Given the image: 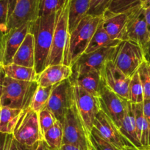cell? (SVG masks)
Masks as SVG:
<instances>
[{"label":"cell","mask_w":150,"mask_h":150,"mask_svg":"<svg viewBox=\"0 0 150 150\" xmlns=\"http://www.w3.org/2000/svg\"><path fill=\"white\" fill-rule=\"evenodd\" d=\"M101 18L87 15L69 33L63 54V64L71 67L85 54Z\"/></svg>","instance_id":"6da1fadb"},{"label":"cell","mask_w":150,"mask_h":150,"mask_svg":"<svg viewBox=\"0 0 150 150\" xmlns=\"http://www.w3.org/2000/svg\"><path fill=\"white\" fill-rule=\"evenodd\" d=\"M56 13L40 16L31 26L30 32L35 39V70L38 75L46 67L52 43Z\"/></svg>","instance_id":"7a4b0ae2"},{"label":"cell","mask_w":150,"mask_h":150,"mask_svg":"<svg viewBox=\"0 0 150 150\" xmlns=\"http://www.w3.org/2000/svg\"><path fill=\"white\" fill-rule=\"evenodd\" d=\"M38 87L37 81H24L5 76L0 98L1 107L22 111L29 108Z\"/></svg>","instance_id":"3957f363"},{"label":"cell","mask_w":150,"mask_h":150,"mask_svg":"<svg viewBox=\"0 0 150 150\" xmlns=\"http://www.w3.org/2000/svg\"><path fill=\"white\" fill-rule=\"evenodd\" d=\"M69 0H66L63 6L56 13L52 43L46 67L53 64H63V54L69 35Z\"/></svg>","instance_id":"277c9868"},{"label":"cell","mask_w":150,"mask_h":150,"mask_svg":"<svg viewBox=\"0 0 150 150\" xmlns=\"http://www.w3.org/2000/svg\"><path fill=\"white\" fill-rule=\"evenodd\" d=\"M144 59V51L138 44L128 40H121L116 46L112 62L115 65L131 78L141 65Z\"/></svg>","instance_id":"5b68a950"},{"label":"cell","mask_w":150,"mask_h":150,"mask_svg":"<svg viewBox=\"0 0 150 150\" xmlns=\"http://www.w3.org/2000/svg\"><path fill=\"white\" fill-rule=\"evenodd\" d=\"M62 125L63 131V144H72L82 150H88V132L74 104L65 115Z\"/></svg>","instance_id":"8992f818"},{"label":"cell","mask_w":150,"mask_h":150,"mask_svg":"<svg viewBox=\"0 0 150 150\" xmlns=\"http://www.w3.org/2000/svg\"><path fill=\"white\" fill-rule=\"evenodd\" d=\"M13 136L19 143L27 146H33L43 141L38 113L30 108L23 110L16 123Z\"/></svg>","instance_id":"52a82bcc"},{"label":"cell","mask_w":150,"mask_h":150,"mask_svg":"<svg viewBox=\"0 0 150 150\" xmlns=\"http://www.w3.org/2000/svg\"><path fill=\"white\" fill-rule=\"evenodd\" d=\"M74 104V87L68 79L53 86L46 108L49 110L56 120L62 123L65 115Z\"/></svg>","instance_id":"ba28073f"},{"label":"cell","mask_w":150,"mask_h":150,"mask_svg":"<svg viewBox=\"0 0 150 150\" xmlns=\"http://www.w3.org/2000/svg\"><path fill=\"white\" fill-rule=\"evenodd\" d=\"M74 87V105L88 133L94 127L96 116L100 109L99 98L94 97L79 86Z\"/></svg>","instance_id":"9c48e42d"},{"label":"cell","mask_w":150,"mask_h":150,"mask_svg":"<svg viewBox=\"0 0 150 150\" xmlns=\"http://www.w3.org/2000/svg\"><path fill=\"white\" fill-rule=\"evenodd\" d=\"M94 127L99 134L118 150H135L136 148L128 141L112 120L100 110L96 116Z\"/></svg>","instance_id":"30bf717a"},{"label":"cell","mask_w":150,"mask_h":150,"mask_svg":"<svg viewBox=\"0 0 150 150\" xmlns=\"http://www.w3.org/2000/svg\"><path fill=\"white\" fill-rule=\"evenodd\" d=\"M116 46L99 49L89 54H83L71 66V76L82 74L92 70L102 72L104 64L112 60Z\"/></svg>","instance_id":"8fae6325"},{"label":"cell","mask_w":150,"mask_h":150,"mask_svg":"<svg viewBox=\"0 0 150 150\" xmlns=\"http://www.w3.org/2000/svg\"><path fill=\"white\" fill-rule=\"evenodd\" d=\"M149 40L145 10L140 5L129 12L122 40L135 42L143 48Z\"/></svg>","instance_id":"7c38bea8"},{"label":"cell","mask_w":150,"mask_h":150,"mask_svg":"<svg viewBox=\"0 0 150 150\" xmlns=\"http://www.w3.org/2000/svg\"><path fill=\"white\" fill-rule=\"evenodd\" d=\"M40 0H15L7 29H16L33 23L39 18Z\"/></svg>","instance_id":"4fadbf2b"},{"label":"cell","mask_w":150,"mask_h":150,"mask_svg":"<svg viewBox=\"0 0 150 150\" xmlns=\"http://www.w3.org/2000/svg\"><path fill=\"white\" fill-rule=\"evenodd\" d=\"M99 100L100 109L119 129L129 101L119 97L106 86L103 88Z\"/></svg>","instance_id":"5bb4252c"},{"label":"cell","mask_w":150,"mask_h":150,"mask_svg":"<svg viewBox=\"0 0 150 150\" xmlns=\"http://www.w3.org/2000/svg\"><path fill=\"white\" fill-rule=\"evenodd\" d=\"M105 86L123 99L128 100L131 78L122 73L112 62L107 61L102 71Z\"/></svg>","instance_id":"9a60e30c"},{"label":"cell","mask_w":150,"mask_h":150,"mask_svg":"<svg viewBox=\"0 0 150 150\" xmlns=\"http://www.w3.org/2000/svg\"><path fill=\"white\" fill-rule=\"evenodd\" d=\"M32 24V23H27L16 29H10L5 34L3 66L13 62V57L22 44L26 35L30 32Z\"/></svg>","instance_id":"2e32d148"},{"label":"cell","mask_w":150,"mask_h":150,"mask_svg":"<svg viewBox=\"0 0 150 150\" xmlns=\"http://www.w3.org/2000/svg\"><path fill=\"white\" fill-rule=\"evenodd\" d=\"M69 79L73 86H79L98 98L101 95L103 88L105 86L102 72L98 70H92L82 74L70 76Z\"/></svg>","instance_id":"e0dca14e"},{"label":"cell","mask_w":150,"mask_h":150,"mask_svg":"<svg viewBox=\"0 0 150 150\" xmlns=\"http://www.w3.org/2000/svg\"><path fill=\"white\" fill-rule=\"evenodd\" d=\"M71 67L64 64L47 66L38 75L37 82L42 87L54 86L71 76Z\"/></svg>","instance_id":"ac0fdd59"},{"label":"cell","mask_w":150,"mask_h":150,"mask_svg":"<svg viewBox=\"0 0 150 150\" xmlns=\"http://www.w3.org/2000/svg\"><path fill=\"white\" fill-rule=\"evenodd\" d=\"M130 11L122 13H112L106 11L104 13L102 16L103 27L112 40H122Z\"/></svg>","instance_id":"d6986e66"},{"label":"cell","mask_w":150,"mask_h":150,"mask_svg":"<svg viewBox=\"0 0 150 150\" xmlns=\"http://www.w3.org/2000/svg\"><path fill=\"white\" fill-rule=\"evenodd\" d=\"M12 63L35 68V39L30 32L26 35L22 44L16 51Z\"/></svg>","instance_id":"ffe728a7"},{"label":"cell","mask_w":150,"mask_h":150,"mask_svg":"<svg viewBox=\"0 0 150 150\" xmlns=\"http://www.w3.org/2000/svg\"><path fill=\"white\" fill-rule=\"evenodd\" d=\"M132 104V103H131ZM136 132L142 147H150V125L144 114L143 103L132 104Z\"/></svg>","instance_id":"44dd1931"},{"label":"cell","mask_w":150,"mask_h":150,"mask_svg":"<svg viewBox=\"0 0 150 150\" xmlns=\"http://www.w3.org/2000/svg\"><path fill=\"white\" fill-rule=\"evenodd\" d=\"M119 130L121 134L128 141H129L136 149L143 148L137 135L135 116L132 111V104L129 102H128L126 112L121 122V127H119Z\"/></svg>","instance_id":"7402d4cb"},{"label":"cell","mask_w":150,"mask_h":150,"mask_svg":"<svg viewBox=\"0 0 150 150\" xmlns=\"http://www.w3.org/2000/svg\"><path fill=\"white\" fill-rule=\"evenodd\" d=\"M120 42L121 40H112L108 36L103 27L102 18H101V21L97 26L96 30L93 35V38H91V42H90L85 54L92 53L97 50L101 49V48L117 46Z\"/></svg>","instance_id":"603a6c76"},{"label":"cell","mask_w":150,"mask_h":150,"mask_svg":"<svg viewBox=\"0 0 150 150\" xmlns=\"http://www.w3.org/2000/svg\"><path fill=\"white\" fill-rule=\"evenodd\" d=\"M91 0H69V32H71L79 22L88 15Z\"/></svg>","instance_id":"cb8c5ba5"},{"label":"cell","mask_w":150,"mask_h":150,"mask_svg":"<svg viewBox=\"0 0 150 150\" xmlns=\"http://www.w3.org/2000/svg\"><path fill=\"white\" fill-rule=\"evenodd\" d=\"M5 76L18 81H35L38 79V74L34 67H27L11 63L3 66Z\"/></svg>","instance_id":"d4e9b609"},{"label":"cell","mask_w":150,"mask_h":150,"mask_svg":"<svg viewBox=\"0 0 150 150\" xmlns=\"http://www.w3.org/2000/svg\"><path fill=\"white\" fill-rule=\"evenodd\" d=\"M22 110L1 107L0 110V133L13 134Z\"/></svg>","instance_id":"484cf974"},{"label":"cell","mask_w":150,"mask_h":150,"mask_svg":"<svg viewBox=\"0 0 150 150\" xmlns=\"http://www.w3.org/2000/svg\"><path fill=\"white\" fill-rule=\"evenodd\" d=\"M63 136L62 123L57 120L54 125L44 133L43 141L50 150H60L63 145Z\"/></svg>","instance_id":"4316f807"},{"label":"cell","mask_w":150,"mask_h":150,"mask_svg":"<svg viewBox=\"0 0 150 150\" xmlns=\"http://www.w3.org/2000/svg\"><path fill=\"white\" fill-rule=\"evenodd\" d=\"M52 88L53 86L42 87L38 86L32 98L29 108L36 113H39L40 111L46 108Z\"/></svg>","instance_id":"83f0119b"},{"label":"cell","mask_w":150,"mask_h":150,"mask_svg":"<svg viewBox=\"0 0 150 150\" xmlns=\"http://www.w3.org/2000/svg\"><path fill=\"white\" fill-rule=\"evenodd\" d=\"M128 101L132 104L143 103L144 101V92L138 71L131 77Z\"/></svg>","instance_id":"f1b7e54d"},{"label":"cell","mask_w":150,"mask_h":150,"mask_svg":"<svg viewBox=\"0 0 150 150\" xmlns=\"http://www.w3.org/2000/svg\"><path fill=\"white\" fill-rule=\"evenodd\" d=\"M89 147L88 150H118L116 147L104 140L99 134L95 127L88 133Z\"/></svg>","instance_id":"f546056e"},{"label":"cell","mask_w":150,"mask_h":150,"mask_svg":"<svg viewBox=\"0 0 150 150\" xmlns=\"http://www.w3.org/2000/svg\"><path fill=\"white\" fill-rule=\"evenodd\" d=\"M143 0H112L107 11L112 13H126L141 5Z\"/></svg>","instance_id":"4dcf8cb0"},{"label":"cell","mask_w":150,"mask_h":150,"mask_svg":"<svg viewBox=\"0 0 150 150\" xmlns=\"http://www.w3.org/2000/svg\"><path fill=\"white\" fill-rule=\"evenodd\" d=\"M37 144L33 146H24L19 143L13 134L0 133V150H35Z\"/></svg>","instance_id":"1f68e13d"},{"label":"cell","mask_w":150,"mask_h":150,"mask_svg":"<svg viewBox=\"0 0 150 150\" xmlns=\"http://www.w3.org/2000/svg\"><path fill=\"white\" fill-rule=\"evenodd\" d=\"M15 0H0V31L4 34L8 32L9 18Z\"/></svg>","instance_id":"d6a6232c"},{"label":"cell","mask_w":150,"mask_h":150,"mask_svg":"<svg viewBox=\"0 0 150 150\" xmlns=\"http://www.w3.org/2000/svg\"><path fill=\"white\" fill-rule=\"evenodd\" d=\"M138 76L142 85L144 98L150 100V64L146 61H144L138 70Z\"/></svg>","instance_id":"836d02e7"},{"label":"cell","mask_w":150,"mask_h":150,"mask_svg":"<svg viewBox=\"0 0 150 150\" xmlns=\"http://www.w3.org/2000/svg\"><path fill=\"white\" fill-rule=\"evenodd\" d=\"M38 117L40 130H41V133L43 136L49 129L51 128L54 125L57 120L54 114L47 108H44V110L38 113Z\"/></svg>","instance_id":"e575fe53"},{"label":"cell","mask_w":150,"mask_h":150,"mask_svg":"<svg viewBox=\"0 0 150 150\" xmlns=\"http://www.w3.org/2000/svg\"><path fill=\"white\" fill-rule=\"evenodd\" d=\"M66 0H40V16L54 13L63 6Z\"/></svg>","instance_id":"d590c367"},{"label":"cell","mask_w":150,"mask_h":150,"mask_svg":"<svg viewBox=\"0 0 150 150\" xmlns=\"http://www.w3.org/2000/svg\"><path fill=\"white\" fill-rule=\"evenodd\" d=\"M112 0H91L88 15L102 17L108 9Z\"/></svg>","instance_id":"8d00e7d4"},{"label":"cell","mask_w":150,"mask_h":150,"mask_svg":"<svg viewBox=\"0 0 150 150\" xmlns=\"http://www.w3.org/2000/svg\"><path fill=\"white\" fill-rule=\"evenodd\" d=\"M144 114L146 119L150 125V100H145L143 103Z\"/></svg>","instance_id":"74e56055"},{"label":"cell","mask_w":150,"mask_h":150,"mask_svg":"<svg viewBox=\"0 0 150 150\" xmlns=\"http://www.w3.org/2000/svg\"><path fill=\"white\" fill-rule=\"evenodd\" d=\"M4 36L5 34L0 31V64L2 65L4 53Z\"/></svg>","instance_id":"f35d334b"},{"label":"cell","mask_w":150,"mask_h":150,"mask_svg":"<svg viewBox=\"0 0 150 150\" xmlns=\"http://www.w3.org/2000/svg\"><path fill=\"white\" fill-rule=\"evenodd\" d=\"M144 54V59L145 61L150 63V39L147 41L146 43L144 45L142 48Z\"/></svg>","instance_id":"ab89813d"},{"label":"cell","mask_w":150,"mask_h":150,"mask_svg":"<svg viewBox=\"0 0 150 150\" xmlns=\"http://www.w3.org/2000/svg\"><path fill=\"white\" fill-rule=\"evenodd\" d=\"M5 78V73H4L3 65L0 64V98H1V93H2L3 84H4V80Z\"/></svg>","instance_id":"60d3db41"},{"label":"cell","mask_w":150,"mask_h":150,"mask_svg":"<svg viewBox=\"0 0 150 150\" xmlns=\"http://www.w3.org/2000/svg\"><path fill=\"white\" fill-rule=\"evenodd\" d=\"M144 10H145V17L146 21L147 29H148L149 36L150 39V8L144 9Z\"/></svg>","instance_id":"b9f144b4"},{"label":"cell","mask_w":150,"mask_h":150,"mask_svg":"<svg viewBox=\"0 0 150 150\" xmlns=\"http://www.w3.org/2000/svg\"><path fill=\"white\" fill-rule=\"evenodd\" d=\"M60 150H82L78 146L72 144H63Z\"/></svg>","instance_id":"7bdbcfd3"},{"label":"cell","mask_w":150,"mask_h":150,"mask_svg":"<svg viewBox=\"0 0 150 150\" xmlns=\"http://www.w3.org/2000/svg\"><path fill=\"white\" fill-rule=\"evenodd\" d=\"M35 150H50L49 148L47 146V145L46 144L45 142L44 141H41L38 143L37 144L36 148Z\"/></svg>","instance_id":"ee69618b"},{"label":"cell","mask_w":150,"mask_h":150,"mask_svg":"<svg viewBox=\"0 0 150 150\" xmlns=\"http://www.w3.org/2000/svg\"><path fill=\"white\" fill-rule=\"evenodd\" d=\"M141 6L144 9L150 8V0H143Z\"/></svg>","instance_id":"f6af8a7d"},{"label":"cell","mask_w":150,"mask_h":150,"mask_svg":"<svg viewBox=\"0 0 150 150\" xmlns=\"http://www.w3.org/2000/svg\"><path fill=\"white\" fill-rule=\"evenodd\" d=\"M135 150H150V147H143L141 149H136Z\"/></svg>","instance_id":"bcb514c9"},{"label":"cell","mask_w":150,"mask_h":150,"mask_svg":"<svg viewBox=\"0 0 150 150\" xmlns=\"http://www.w3.org/2000/svg\"><path fill=\"white\" fill-rule=\"evenodd\" d=\"M1 103H0V110H1Z\"/></svg>","instance_id":"7dc6e473"},{"label":"cell","mask_w":150,"mask_h":150,"mask_svg":"<svg viewBox=\"0 0 150 150\" xmlns=\"http://www.w3.org/2000/svg\"><path fill=\"white\" fill-rule=\"evenodd\" d=\"M149 64H150V63H149Z\"/></svg>","instance_id":"c3c4849f"},{"label":"cell","mask_w":150,"mask_h":150,"mask_svg":"<svg viewBox=\"0 0 150 150\" xmlns=\"http://www.w3.org/2000/svg\"></svg>","instance_id":"681fc988"}]
</instances>
